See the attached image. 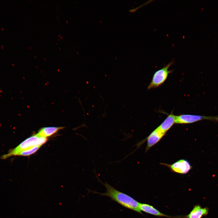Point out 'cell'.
I'll return each mask as SVG.
<instances>
[{"mask_svg": "<svg viewBox=\"0 0 218 218\" xmlns=\"http://www.w3.org/2000/svg\"><path fill=\"white\" fill-rule=\"evenodd\" d=\"M98 179L99 181L105 186L106 191L104 193H100L91 191L92 192L99 194L101 196L109 197L112 200L123 206L143 215L139 207V202L128 195L118 190L107 182L104 183Z\"/></svg>", "mask_w": 218, "mask_h": 218, "instance_id": "1", "label": "cell"}, {"mask_svg": "<svg viewBox=\"0 0 218 218\" xmlns=\"http://www.w3.org/2000/svg\"><path fill=\"white\" fill-rule=\"evenodd\" d=\"M47 138L39 137L33 135L22 142L15 148L10 150L7 154L1 156L2 159H5L13 156H17L21 152L37 146H41L47 140Z\"/></svg>", "mask_w": 218, "mask_h": 218, "instance_id": "2", "label": "cell"}, {"mask_svg": "<svg viewBox=\"0 0 218 218\" xmlns=\"http://www.w3.org/2000/svg\"><path fill=\"white\" fill-rule=\"evenodd\" d=\"M171 61L161 69L156 71L148 87V89L158 87L163 84L167 78L168 74L172 72L169 71V68L173 64Z\"/></svg>", "mask_w": 218, "mask_h": 218, "instance_id": "3", "label": "cell"}, {"mask_svg": "<svg viewBox=\"0 0 218 218\" xmlns=\"http://www.w3.org/2000/svg\"><path fill=\"white\" fill-rule=\"evenodd\" d=\"M206 119L218 121V116H206L195 115L182 114L176 116L175 123L190 124Z\"/></svg>", "mask_w": 218, "mask_h": 218, "instance_id": "4", "label": "cell"}, {"mask_svg": "<svg viewBox=\"0 0 218 218\" xmlns=\"http://www.w3.org/2000/svg\"><path fill=\"white\" fill-rule=\"evenodd\" d=\"M160 164L167 167L173 172L182 174L187 173L192 168L190 163L184 159L180 160L171 164Z\"/></svg>", "mask_w": 218, "mask_h": 218, "instance_id": "5", "label": "cell"}, {"mask_svg": "<svg viewBox=\"0 0 218 218\" xmlns=\"http://www.w3.org/2000/svg\"><path fill=\"white\" fill-rule=\"evenodd\" d=\"M165 134L157 128L148 136L147 139V144L146 151L158 142Z\"/></svg>", "mask_w": 218, "mask_h": 218, "instance_id": "6", "label": "cell"}, {"mask_svg": "<svg viewBox=\"0 0 218 218\" xmlns=\"http://www.w3.org/2000/svg\"><path fill=\"white\" fill-rule=\"evenodd\" d=\"M208 212V207L202 208L198 204L193 206V209L186 217L187 218H202L207 215Z\"/></svg>", "mask_w": 218, "mask_h": 218, "instance_id": "7", "label": "cell"}, {"mask_svg": "<svg viewBox=\"0 0 218 218\" xmlns=\"http://www.w3.org/2000/svg\"><path fill=\"white\" fill-rule=\"evenodd\" d=\"M176 115L172 112L157 128L162 132L166 134L175 123Z\"/></svg>", "mask_w": 218, "mask_h": 218, "instance_id": "8", "label": "cell"}, {"mask_svg": "<svg viewBox=\"0 0 218 218\" xmlns=\"http://www.w3.org/2000/svg\"><path fill=\"white\" fill-rule=\"evenodd\" d=\"M65 128L63 127H46L41 129L36 135L39 137L46 138L57 132L58 130Z\"/></svg>", "mask_w": 218, "mask_h": 218, "instance_id": "9", "label": "cell"}, {"mask_svg": "<svg viewBox=\"0 0 218 218\" xmlns=\"http://www.w3.org/2000/svg\"><path fill=\"white\" fill-rule=\"evenodd\" d=\"M139 207L140 210L157 216L172 217L160 212L153 206L146 203H139Z\"/></svg>", "mask_w": 218, "mask_h": 218, "instance_id": "10", "label": "cell"}, {"mask_svg": "<svg viewBox=\"0 0 218 218\" xmlns=\"http://www.w3.org/2000/svg\"><path fill=\"white\" fill-rule=\"evenodd\" d=\"M41 147V146L35 147L29 150L24 151L21 152L18 154L17 156H25L30 155L37 151Z\"/></svg>", "mask_w": 218, "mask_h": 218, "instance_id": "11", "label": "cell"}]
</instances>
